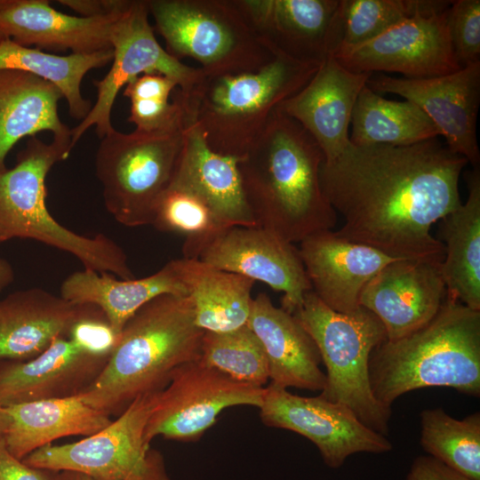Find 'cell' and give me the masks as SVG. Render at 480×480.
I'll use <instances>...</instances> for the list:
<instances>
[{"label": "cell", "instance_id": "36", "mask_svg": "<svg viewBox=\"0 0 480 480\" xmlns=\"http://www.w3.org/2000/svg\"><path fill=\"white\" fill-rule=\"evenodd\" d=\"M151 225L163 232L184 236L183 257L210 237L229 228L202 198L173 182H170L159 198Z\"/></svg>", "mask_w": 480, "mask_h": 480}, {"label": "cell", "instance_id": "44", "mask_svg": "<svg viewBox=\"0 0 480 480\" xmlns=\"http://www.w3.org/2000/svg\"><path fill=\"white\" fill-rule=\"evenodd\" d=\"M14 280V271L4 259L0 258V292L9 286Z\"/></svg>", "mask_w": 480, "mask_h": 480}, {"label": "cell", "instance_id": "28", "mask_svg": "<svg viewBox=\"0 0 480 480\" xmlns=\"http://www.w3.org/2000/svg\"><path fill=\"white\" fill-rule=\"evenodd\" d=\"M5 408L10 421L4 442L9 452L19 460L60 437L92 436L112 421L110 416L88 405L77 396Z\"/></svg>", "mask_w": 480, "mask_h": 480}, {"label": "cell", "instance_id": "47", "mask_svg": "<svg viewBox=\"0 0 480 480\" xmlns=\"http://www.w3.org/2000/svg\"><path fill=\"white\" fill-rule=\"evenodd\" d=\"M4 38H6V37L4 36V35L3 34V32L0 30V40H1V39H4Z\"/></svg>", "mask_w": 480, "mask_h": 480}, {"label": "cell", "instance_id": "4", "mask_svg": "<svg viewBox=\"0 0 480 480\" xmlns=\"http://www.w3.org/2000/svg\"><path fill=\"white\" fill-rule=\"evenodd\" d=\"M375 399L386 407L404 394L428 387L480 396V311L448 298L417 331L386 340L369 360Z\"/></svg>", "mask_w": 480, "mask_h": 480}, {"label": "cell", "instance_id": "30", "mask_svg": "<svg viewBox=\"0 0 480 480\" xmlns=\"http://www.w3.org/2000/svg\"><path fill=\"white\" fill-rule=\"evenodd\" d=\"M204 332H227L247 324L254 281L218 269L196 259L172 260Z\"/></svg>", "mask_w": 480, "mask_h": 480}, {"label": "cell", "instance_id": "43", "mask_svg": "<svg viewBox=\"0 0 480 480\" xmlns=\"http://www.w3.org/2000/svg\"><path fill=\"white\" fill-rule=\"evenodd\" d=\"M60 4L82 17H105L123 12L130 0H60Z\"/></svg>", "mask_w": 480, "mask_h": 480}, {"label": "cell", "instance_id": "6", "mask_svg": "<svg viewBox=\"0 0 480 480\" xmlns=\"http://www.w3.org/2000/svg\"><path fill=\"white\" fill-rule=\"evenodd\" d=\"M71 137L46 143L27 140L15 165L0 172V244L13 238L32 239L75 256L84 268L135 278L124 250L111 238L85 236L59 223L46 205V178L52 167L68 158Z\"/></svg>", "mask_w": 480, "mask_h": 480}, {"label": "cell", "instance_id": "5", "mask_svg": "<svg viewBox=\"0 0 480 480\" xmlns=\"http://www.w3.org/2000/svg\"><path fill=\"white\" fill-rule=\"evenodd\" d=\"M320 64L275 52L254 71L207 75L186 92H175L187 117L214 152L241 159L278 106L298 92Z\"/></svg>", "mask_w": 480, "mask_h": 480}, {"label": "cell", "instance_id": "25", "mask_svg": "<svg viewBox=\"0 0 480 480\" xmlns=\"http://www.w3.org/2000/svg\"><path fill=\"white\" fill-rule=\"evenodd\" d=\"M238 162L212 150L201 129L186 116L183 147L171 182L202 198L227 226L256 227Z\"/></svg>", "mask_w": 480, "mask_h": 480}, {"label": "cell", "instance_id": "41", "mask_svg": "<svg viewBox=\"0 0 480 480\" xmlns=\"http://www.w3.org/2000/svg\"><path fill=\"white\" fill-rule=\"evenodd\" d=\"M57 471L34 468L12 455L0 440V480H56Z\"/></svg>", "mask_w": 480, "mask_h": 480}, {"label": "cell", "instance_id": "7", "mask_svg": "<svg viewBox=\"0 0 480 480\" xmlns=\"http://www.w3.org/2000/svg\"><path fill=\"white\" fill-rule=\"evenodd\" d=\"M314 340L326 368L320 396L348 407L371 429L387 436L392 409L374 397L369 380V360L387 340L385 328L371 311L332 310L309 291L292 314Z\"/></svg>", "mask_w": 480, "mask_h": 480}, {"label": "cell", "instance_id": "17", "mask_svg": "<svg viewBox=\"0 0 480 480\" xmlns=\"http://www.w3.org/2000/svg\"><path fill=\"white\" fill-rule=\"evenodd\" d=\"M441 264L398 259L380 270L363 289L360 307L383 324L396 340L430 322L447 299Z\"/></svg>", "mask_w": 480, "mask_h": 480}, {"label": "cell", "instance_id": "29", "mask_svg": "<svg viewBox=\"0 0 480 480\" xmlns=\"http://www.w3.org/2000/svg\"><path fill=\"white\" fill-rule=\"evenodd\" d=\"M468 197L441 220L440 265L447 298L480 311V169L467 174Z\"/></svg>", "mask_w": 480, "mask_h": 480}, {"label": "cell", "instance_id": "3", "mask_svg": "<svg viewBox=\"0 0 480 480\" xmlns=\"http://www.w3.org/2000/svg\"><path fill=\"white\" fill-rule=\"evenodd\" d=\"M204 332L188 295L151 300L126 322L104 369L77 396L118 416L139 396L162 390L180 365L199 359Z\"/></svg>", "mask_w": 480, "mask_h": 480}, {"label": "cell", "instance_id": "1", "mask_svg": "<svg viewBox=\"0 0 480 480\" xmlns=\"http://www.w3.org/2000/svg\"><path fill=\"white\" fill-rule=\"evenodd\" d=\"M466 158L437 138L408 146L351 142L322 164L320 182L344 220L334 233L395 259L441 264L443 244L431 227L462 203Z\"/></svg>", "mask_w": 480, "mask_h": 480}, {"label": "cell", "instance_id": "26", "mask_svg": "<svg viewBox=\"0 0 480 480\" xmlns=\"http://www.w3.org/2000/svg\"><path fill=\"white\" fill-rule=\"evenodd\" d=\"M163 294L188 295L172 260L157 272L139 279H121L109 273L84 268L68 276L60 292L70 302L98 307L119 334L137 310Z\"/></svg>", "mask_w": 480, "mask_h": 480}, {"label": "cell", "instance_id": "15", "mask_svg": "<svg viewBox=\"0 0 480 480\" xmlns=\"http://www.w3.org/2000/svg\"><path fill=\"white\" fill-rule=\"evenodd\" d=\"M446 12L404 19L373 39L332 57L356 73L393 72L408 79L451 74L461 68L452 52Z\"/></svg>", "mask_w": 480, "mask_h": 480}, {"label": "cell", "instance_id": "24", "mask_svg": "<svg viewBox=\"0 0 480 480\" xmlns=\"http://www.w3.org/2000/svg\"><path fill=\"white\" fill-rule=\"evenodd\" d=\"M247 325L260 341L269 369L270 383L322 391L325 373L318 349L292 314L276 307L264 292L252 301Z\"/></svg>", "mask_w": 480, "mask_h": 480}, {"label": "cell", "instance_id": "19", "mask_svg": "<svg viewBox=\"0 0 480 480\" xmlns=\"http://www.w3.org/2000/svg\"><path fill=\"white\" fill-rule=\"evenodd\" d=\"M110 356L92 355L60 337L26 361L0 362V404L77 396L98 378Z\"/></svg>", "mask_w": 480, "mask_h": 480}, {"label": "cell", "instance_id": "32", "mask_svg": "<svg viewBox=\"0 0 480 480\" xmlns=\"http://www.w3.org/2000/svg\"><path fill=\"white\" fill-rule=\"evenodd\" d=\"M112 58L113 49L58 55L20 45L9 38L0 40V69L31 73L52 83L66 100L70 116L81 121L92 107L82 94V81L90 70L106 66Z\"/></svg>", "mask_w": 480, "mask_h": 480}, {"label": "cell", "instance_id": "9", "mask_svg": "<svg viewBox=\"0 0 480 480\" xmlns=\"http://www.w3.org/2000/svg\"><path fill=\"white\" fill-rule=\"evenodd\" d=\"M146 1L166 52L195 60L204 74L254 71L275 57L233 0Z\"/></svg>", "mask_w": 480, "mask_h": 480}, {"label": "cell", "instance_id": "22", "mask_svg": "<svg viewBox=\"0 0 480 480\" xmlns=\"http://www.w3.org/2000/svg\"><path fill=\"white\" fill-rule=\"evenodd\" d=\"M123 12L89 18L61 12L46 0H0V30L23 46L86 54L112 49L113 25Z\"/></svg>", "mask_w": 480, "mask_h": 480}, {"label": "cell", "instance_id": "12", "mask_svg": "<svg viewBox=\"0 0 480 480\" xmlns=\"http://www.w3.org/2000/svg\"><path fill=\"white\" fill-rule=\"evenodd\" d=\"M266 387L237 381L204 364L200 358L180 365L160 391L148 420L144 441L156 436L180 442L198 441L228 407L260 408Z\"/></svg>", "mask_w": 480, "mask_h": 480}, {"label": "cell", "instance_id": "23", "mask_svg": "<svg viewBox=\"0 0 480 480\" xmlns=\"http://www.w3.org/2000/svg\"><path fill=\"white\" fill-rule=\"evenodd\" d=\"M100 309L76 304L42 288L14 292L0 300V362L26 361L60 337H68L71 326Z\"/></svg>", "mask_w": 480, "mask_h": 480}, {"label": "cell", "instance_id": "16", "mask_svg": "<svg viewBox=\"0 0 480 480\" xmlns=\"http://www.w3.org/2000/svg\"><path fill=\"white\" fill-rule=\"evenodd\" d=\"M367 86L377 93H393L418 106L433 122L447 148L478 167L476 121L480 103V62L451 74L408 79L372 74Z\"/></svg>", "mask_w": 480, "mask_h": 480}, {"label": "cell", "instance_id": "35", "mask_svg": "<svg viewBox=\"0 0 480 480\" xmlns=\"http://www.w3.org/2000/svg\"><path fill=\"white\" fill-rule=\"evenodd\" d=\"M200 360L245 384L264 387L269 380L264 348L247 324L227 332H204Z\"/></svg>", "mask_w": 480, "mask_h": 480}, {"label": "cell", "instance_id": "27", "mask_svg": "<svg viewBox=\"0 0 480 480\" xmlns=\"http://www.w3.org/2000/svg\"><path fill=\"white\" fill-rule=\"evenodd\" d=\"M62 98L59 88L42 77L0 69V172L7 169L8 153L25 137L46 131L53 137L71 136L58 113Z\"/></svg>", "mask_w": 480, "mask_h": 480}, {"label": "cell", "instance_id": "31", "mask_svg": "<svg viewBox=\"0 0 480 480\" xmlns=\"http://www.w3.org/2000/svg\"><path fill=\"white\" fill-rule=\"evenodd\" d=\"M349 141L357 146H408L439 136L428 116L409 100H388L367 84L356 101Z\"/></svg>", "mask_w": 480, "mask_h": 480}, {"label": "cell", "instance_id": "14", "mask_svg": "<svg viewBox=\"0 0 480 480\" xmlns=\"http://www.w3.org/2000/svg\"><path fill=\"white\" fill-rule=\"evenodd\" d=\"M183 258L269 285L284 293L281 308L290 314L311 291L298 248L260 226L227 228Z\"/></svg>", "mask_w": 480, "mask_h": 480}, {"label": "cell", "instance_id": "13", "mask_svg": "<svg viewBox=\"0 0 480 480\" xmlns=\"http://www.w3.org/2000/svg\"><path fill=\"white\" fill-rule=\"evenodd\" d=\"M260 417L267 427L295 432L312 442L333 469L356 453L382 454L393 449L386 436L365 426L347 406L320 396H301L271 383Z\"/></svg>", "mask_w": 480, "mask_h": 480}, {"label": "cell", "instance_id": "42", "mask_svg": "<svg viewBox=\"0 0 480 480\" xmlns=\"http://www.w3.org/2000/svg\"><path fill=\"white\" fill-rule=\"evenodd\" d=\"M406 480H470L428 455L416 457Z\"/></svg>", "mask_w": 480, "mask_h": 480}, {"label": "cell", "instance_id": "11", "mask_svg": "<svg viewBox=\"0 0 480 480\" xmlns=\"http://www.w3.org/2000/svg\"><path fill=\"white\" fill-rule=\"evenodd\" d=\"M146 0H130L114 22L111 35L112 65L100 79L93 82L97 100L79 124L71 129L72 149L91 128L100 138L111 132V111L120 90L143 74H161L173 79L181 92H188L203 71L170 55L156 40L148 20Z\"/></svg>", "mask_w": 480, "mask_h": 480}, {"label": "cell", "instance_id": "21", "mask_svg": "<svg viewBox=\"0 0 480 480\" xmlns=\"http://www.w3.org/2000/svg\"><path fill=\"white\" fill-rule=\"evenodd\" d=\"M246 22L275 53L321 64L339 0H233Z\"/></svg>", "mask_w": 480, "mask_h": 480}, {"label": "cell", "instance_id": "34", "mask_svg": "<svg viewBox=\"0 0 480 480\" xmlns=\"http://www.w3.org/2000/svg\"><path fill=\"white\" fill-rule=\"evenodd\" d=\"M420 443L427 455L470 480H480V412L458 420L443 408L420 413Z\"/></svg>", "mask_w": 480, "mask_h": 480}, {"label": "cell", "instance_id": "2", "mask_svg": "<svg viewBox=\"0 0 480 480\" xmlns=\"http://www.w3.org/2000/svg\"><path fill=\"white\" fill-rule=\"evenodd\" d=\"M324 161L310 134L276 108L238 162L243 191L258 226L293 244L332 230L337 212L321 187Z\"/></svg>", "mask_w": 480, "mask_h": 480}, {"label": "cell", "instance_id": "46", "mask_svg": "<svg viewBox=\"0 0 480 480\" xmlns=\"http://www.w3.org/2000/svg\"><path fill=\"white\" fill-rule=\"evenodd\" d=\"M9 421L10 419L6 408L0 404V440L4 439Z\"/></svg>", "mask_w": 480, "mask_h": 480}, {"label": "cell", "instance_id": "38", "mask_svg": "<svg viewBox=\"0 0 480 480\" xmlns=\"http://www.w3.org/2000/svg\"><path fill=\"white\" fill-rule=\"evenodd\" d=\"M68 338L92 355L110 356L120 334L113 329L100 310L76 322L71 326Z\"/></svg>", "mask_w": 480, "mask_h": 480}, {"label": "cell", "instance_id": "18", "mask_svg": "<svg viewBox=\"0 0 480 480\" xmlns=\"http://www.w3.org/2000/svg\"><path fill=\"white\" fill-rule=\"evenodd\" d=\"M371 76L352 72L328 56L310 80L277 108L310 134L325 162L332 161L350 143L353 109Z\"/></svg>", "mask_w": 480, "mask_h": 480}, {"label": "cell", "instance_id": "20", "mask_svg": "<svg viewBox=\"0 0 480 480\" xmlns=\"http://www.w3.org/2000/svg\"><path fill=\"white\" fill-rule=\"evenodd\" d=\"M312 292L334 311L351 314L361 307L366 284L398 259L339 237L334 231L313 234L298 248Z\"/></svg>", "mask_w": 480, "mask_h": 480}, {"label": "cell", "instance_id": "39", "mask_svg": "<svg viewBox=\"0 0 480 480\" xmlns=\"http://www.w3.org/2000/svg\"><path fill=\"white\" fill-rule=\"evenodd\" d=\"M131 101L128 121L136 130L154 131L162 129L181 120L184 110L175 92L172 100L165 99H142Z\"/></svg>", "mask_w": 480, "mask_h": 480}, {"label": "cell", "instance_id": "8", "mask_svg": "<svg viewBox=\"0 0 480 480\" xmlns=\"http://www.w3.org/2000/svg\"><path fill=\"white\" fill-rule=\"evenodd\" d=\"M186 116L172 125L129 133L115 128L100 138L95 173L104 204L125 227L151 225L156 204L174 174L184 141Z\"/></svg>", "mask_w": 480, "mask_h": 480}, {"label": "cell", "instance_id": "45", "mask_svg": "<svg viewBox=\"0 0 480 480\" xmlns=\"http://www.w3.org/2000/svg\"><path fill=\"white\" fill-rule=\"evenodd\" d=\"M56 480H92L88 476L74 471H57Z\"/></svg>", "mask_w": 480, "mask_h": 480}, {"label": "cell", "instance_id": "37", "mask_svg": "<svg viewBox=\"0 0 480 480\" xmlns=\"http://www.w3.org/2000/svg\"><path fill=\"white\" fill-rule=\"evenodd\" d=\"M446 20L459 66L480 62V1H452L446 12Z\"/></svg>", "mask_w": 480, "mask_h": 480}, {"label": "cell", "instance_id": "40", "mask_svg": "<svg viewBox=\"0 0 480 480\" xmlns=\"http://www.w3.org/2000/svg\"><path fill=\"white\" fill-rule=\"evenodd\" d=\"M178 88L177 83L161 74H143L124 86V96L130 100L142 99L169 100L172 92Z\"/></svg>", "mask_w": 480, "mask_h": 480}, {"label": "cell", "instance_id": "33", "mask_svg": "<svg viewBox=\"0 0 480 480\" xmlns=\"http://www.w3.org/2000/svg\"><path fill=\"white\" fill-rule=\"evenodd\" d=\"M452 2L339 0L328 35V56L364 44L404 19L444 12Z\"/></svg>", "mask_w": 480, "mask_h": 480}, {"label": "cell", "instance_id": "10", "mask_svg": "<svg viewBox=\"0 0 480 480\" xmlns=\"http://www.w3.org/2000/svg\"><path fill=\"white\" fill-rule=\"evenodd\" d=\"M159 391L136 397L100 431L62 445H44L25 457L28 466L74 471L92 480H171L163 455L144 441Z\"/></svg>", "mask_w": 480, "mask_h": 480}]
</instances>
